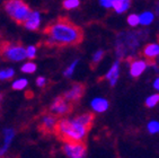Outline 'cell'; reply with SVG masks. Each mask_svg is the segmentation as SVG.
Wrapping results in <instances>:
<instances>
[{"label": "cell", "instance_id": "obj_1", "mask_svg": "<svg viewBox=\"0 0 159 158\" xmlns=\"http://www.w3.org/2000/svg\"><path fill=\"white\" fill-rule=\"evenodd\" d=\"M43 33L46 35V45L49 46L78 45L84 39L83 30L68 17H59L50 23Z\"/></svg>", "mask_w": 159, "mask_h": 158}, {"label": "cell", "instance_id": "obj_2", "mask_svg": "<svg viewBox=\"0 0 159 158\" xmlns=\"http://www.w3.org/2000/svg\"><path fill=\"white\" fill-rule=\"evenodd\" d=\"M89 129L78 124L75 120L61 118L58 121L54 134L64 143L84 142Z\"/></svg>", "mask_w": 159, "mask_h": 158}, {"label": "cell", "instance_id": "obj_3", "mask_svg": "<svg viewBox=\"0 0 159 158\" xmlns=\"http://www.w3.org/2000/svg\"><path fill=\"white\" fill-rule=\"evenodd\" d=\"M3 8H5L7 14L19 25H24L32 12L31 8L27 3L24 1H18V0L5 1Z\"/></svg>", "mask_w": 159, "mask_h": 158}, {"label": "cell", "instance_id": "obj_4", "mask_svg": "<svg viewBox=\"0 0 159 158\" xmlns=\"http://www.w3.org/2000/svg\"><path fill=\"white\" fill-rule=\"evenodd\" d=\"M142 33H122L116 41V54L119 58H122L128 52L134 51L140 44Z\"/></svg>", "mask_w": 159, "mask_h": 158}, {"label": "cell", "instance_id": "obj_5", "mask_svg": "<svg viewBox=\"0 0 159 158\" xmlns=\"http://www.w3.org/2000/svg\"><path fill=\"white\" fill-rule=\"evenodd\" d=\"M71 111H72V104L64 100L62 96H59V97H57L53 100L52 105L50 106L49 114L58 118V116L69 114Z\"/></svg>", "mask_w": 159, "mask_h": 158}, {"label": "cell", "instance_id": "obj_6", "mask_svg": "<svg viewBox=\"0 0 159 158\" xmlns=\"http://www.w3.org/2000/svg\"><path fill=\"white\" fill-rule=\"evenodd\" d=\"M62 150L69 158H85L87 154V148L84 142L64 143Z\"/></svg>", "mask_w": 159, "mask_h": 158}, {"label": "cell", "instance_id": "obj_7", "mask_svg": "<svg viewBox=\"0 0 159 158\" xmlns=\"http://www.w3.org/2000/svg\"><path fill=\"white\" fill-rule=\"evenodd\" d=\"M85 85L84 84H79V82H77V84H74L72 87H71L69 91H67L64 93V95L62 97L64 98L66 100H68L69 103H76L80 98L83 97L84 93H85Z\"/></svg>", "mask_w": 159, "mask_h": 158}, {"label": "cell", "instance_id": "obj_8", "mask_svg": "<svg viewBox=\"0 0 159 158\" xmlns=\"http://www.w3.org/2000/svg\"><path fill=\"white\" fill-rule=\"evenodd\" d=\"M58 118L51 115V114H46L43 116L42 121L39 125V130L43 134H52L54 133L57 124H58Z\"/></svg>", "mask_w": 159, "mask_h": 158}, {"label": "cell", "instance_id": "obj_9", "mask_svg": "<svg viewBox=\"0 0 159 158\" xmlns=\"http://www.w3.org/2000/svg\"><path fill=\"white\" fill-rule=\"evenodd\" d=\"M147 67L148 62L146 60H141V59L133 60L130 64V73H131L132 77H139Z\"/></svg>", "mask_w": 159, "mask_h": 158}, {"label": "cell", "instance_id": "obj_10", "mask_svg": "<svg viewBox=\"0 0 159 158\" xmlns=\"http://www.w3.org/2000/svg\"><path fill=\"white\" fill-rule=\"evenodd\" d=\"M74 120L78 124L83 125V127H85V128L90 130V128H92V125H93V122L95 120V114H94V113H85V114L78 115L77 118H75Z\"/></svg>", "mask_w": 159, "mask_h": 158}, {"label": "cell", "instance_id": "obj_11", "mask_svg": "<svg viewBox=\"0 0 159 158\" xmlns=\"http://www.w3.org/2000/svg\"><path fill=\"white\" fill-rule=\"evenodd\" d=\"M120 75V62L119 61H115L113 63V66L111 67V69L108 70V72L105 75V78L107 80H110L111 86H115V84L117 82V79H119Z\"/></svg>", "mask_w": 159, "mask_h": 158}, {"label": "cell", "instance_id": "obj_12", "mask_svg": "<svg viewBox=\"0 0 159 158\" xmlns=\"http://www.w3.org/2000/svg\"><path fill=\"white\" fill-rule=\"evenodd\" d=\"M40 12H32L27 21H25L24 26L30 30H36L40 26Z\"/></svg>", "mask_w": 159, "mask_h": 158}, {"label": "cell", "instance_id": "obj_13", "mask_svg": "<svg viewBox=\"0 0 159 158\" xmlns=\"http://www.w3.org/2000/svg\"><path fill=\"white\" fill-rule=\"evenodd\" d=\"M143 57L147 60H153V59L159 55V45L156 43H150L143 48V52H142Z\"/></svg>", "mask_w": 159, "mask_h": 158}, {"label": "cell", "instance_id": "obj_14", "mask_svg": "<svg viewBox=\"0 0 159 158\" xmlns=\"http://www.w3.org/2000/svg\"><path fill=\"white\" fill-rule=\"evenodd\" d=\"M92 107L95 112H98V113L105 112V111L108 109V102H107L105 98L97 97V98H95V100H93Z\"/></svg>", "mask_w": 159, "mask_h": 158}, {"label": "cell", "instance_id": "obj_15", "mask_svg": "<svg viewBox=\"0 0 159 158\" xmlns=\"http://www.w3.org/2000/svg\"><path fill=\"white\" fill-rule=\"evenodd\" d=\"M113 8L117 14L124 12L130 8V1L129 0H113Z\"/></svg>", "mask_w": 159, "mask_h": 158}, {"label": "cell", "instance_id": "obj_16", "mask_svg": "<svg viewBox=\"0 0 159 158\" xmlns=\"http://www.w3.org/2000/svg\"><path fill=\"white\" fill-rule=\"evenodd\" d=\"M139 18H140V24L149 25V24H151V23H152L153 18H155V16H153L152 12H143V14H141V15L139 16Z\"/></svg>", "mask_w": 159, "mask_h": 158}, {"label": "cell", "instance_id": "obj_17", "mask_svg": "<svg viewBox=\"0 0 159 158\" xmlns=\"http://www.w3.org/2000/svg\"><path fill=\"white\" fill-rule=\"evenodd\" d=\"M12 138H14V131L11 129H6L5 130V146H3V149H8V146L9 143L11 142Z\"/></svg>", "mask_w": 159, "mask_h": 158}, {"label": "cell", "instance_id": "obj_18", "mask_svg": "<svg viewBox=\"0 0 159 158\" xmlns=\"http://www.w3.org/2000/svg\"><path fill=\"white\" fill-rule=\"evenodd\" d=\"M158 103H159V94L151 95V96H149V97L146 100V105H147L148 107L156 106Z\"/></svg>", "mask_w": 159, "mask_h": 158}, {"label": "cell", "instance_id": "obj_19", "mask_svg": "<svg viewBox=\"0 0 159 158\" xmlns=\"http://www.w3.org/2000/svg\"><path fill=\"white\" fill-rule=\"evenodd\" d=\"M79 0H66V1H63V8H66V9H75L77 7H79Z\"/></svg>", "mask_w": 159, "mask_h": 158}, {"label": "cell", "instance_id": "obj_20", "mask_svg": "<svg viewBox=\"0 0 159 158\" xmlns=\"http://www.w3.org/2000/svg\"><path fill=\"white\" fill-rule=\"evenodd\" d=\"M105 52L103 51V50H98L97 52H96L95 54H94V57H93V61H92V68H95V66H97V63L99 62V61L103 59V57H104Z\"/></svg>", "mask_w": 159, "mask_h": 158}, {"label": "cell", "instance_id": "obj_21", "mask_svg": "<svg viewBox=\"0 0 159 158\" xmlns=\"http://www.w3.org/2000/svg\"><path fill=\"white\" fill-rule=\"evenodd\" d=\"M36 70V64L33 62H27L21 67V71L25 73H33Z\"/></svg>", "mask_w": 159, "mask_h": 158}, {"label": "cell", "instance_id": "obj_22", "mask_svg": "<svg viewBox=\"0 0 159 158\" xmlns=\"http://www.w3.org/2000/svg\"><path fill=\"white\" fill-rule=\"evenodd\" d=\"M26 86H27V80H26V79H18V80H16V81L12 84V89L20 91V89H24Z\"/></svg>", "mask_w": 159, "mask_h": 158}, {"label": "cell", "instance_id": "obj_23", "mask_svg": "<svg viewBox=\"0 0 159 158\" xmlns=\"http://www.w3.org/2000/svg\"><path fill=\"white\" fill-rule=\"evenodd\" d=\"M15 75V71L12 69H5L2 71H0V79H3V80H8V79L12 78Z\"/></svg>", "mask_w": 159, "mask_h": 158}, {"label": "cell", "instance_id": "obj_24", "mask_svg": "<svg viewBox=\"0 0 159 158\" xmlns=\"http://www.w3.org/2000/svg\"><path fill=\"white\" fill-rule=\"evenodd\" d=\"M128 23L130 26H133V27H135V26H138L139 24H140V18H139L138 15H135V14H132V15H130L128 17Z\"/></svg>", "mask_w": 159, "mask_h": 158}, {"label": "cell", "instance_id": "obj_25", "mask_svg": "<svg viewBox=\"0 0 159 158\" xmlns=\"http://www.w3.org/2000/svg\"><path fill=\"white\" fill-rule=\"evenodd\" d=\"M148 130L150 133H157L159 132V122L157 121H151L148 123Z\"/></svg>", "mask_w": 159, "mask_h": 158}, {"label": "cell", "instance_id": "obj_26", "mask_svg": "<svg viewBox=\"0 0 159 158\" xmlns=\"http://www.w3.org/2000/svg\"><path fill=\"white\" fill-rule=\"evenodd\" d=\"M35 55H36V48L34 45L28 46L27 49H26V57L30 59H34Z\"/></svg>", "mask_w": 159, "mask_h": 158}, {"label": "cell", "instance_id": "obj_27", "mask_svg": "<svg viewBox=\"0 0 159 158\" xmlns=\"http://www.w3.org/2000/svg\"><path fill=\"white\" fill-rule=\"evenodd\" d=\"M78 62H79L78 60H76L75 62H72V63L70 64V67H69L67 70H66V71H64V76H66V77H70L71 75L74 73V70H75V68H76L77 64H78Z\"/></svg>", "mask_w": 159, "mask_h": 158}, {"label": "cell", "instance_id": "obj_28", "mask_svg": "<svg viewBox=\"0 0 159 158\" xmlns=\"http://www.w3.org/2000/svg\"><path fill=\"white\" fill-rule=\"evenodd\" d=\"M99 3L105 8H113V1L112 0H102Z\"/></svg>", "mask_w": 159, "mask_h": 158}, {"label": "cell", "instance_id": "obj_29", "mask_svg": "<svg viewBox=\"0 0 159 158\" xmlns=\"http://www.w3.org/2000/svg\"><path fill=\"white\" fill-rule=\"evenodd\" d=\"M45 82H46V79L44 77H39L36 79V84L39 87H43V86L45 85Z\"/></svg>", "mask_w": 159, "mask_h": 158}, {"label": "cell", "instance_id": "obj_30", "mask_svg": "<svg viewBox=\"0 0 159 158\" xmlns=\"http://www.w3.org/2000/svg\"><path fill=\"white\" fill-rule=\"evenodd\" d=\"M153 87L159 91V77L155 80V82H153Z\"/></svg>", "mask_w": 159, "mask_h": 158}, {"label": "cell", "instance_id": "obj_31", "mask_svg": "<svg viewBox=\"0 0 159 158\" xmlns=\"http://www.w3.org/2000/svg\"><path fill=\"white\" fill-rule=\"evenodd\" d=\"M0 37H1V34H0Z\"/></svg>", "mask_w": 159, "mask_h": 158}]
</instances>
